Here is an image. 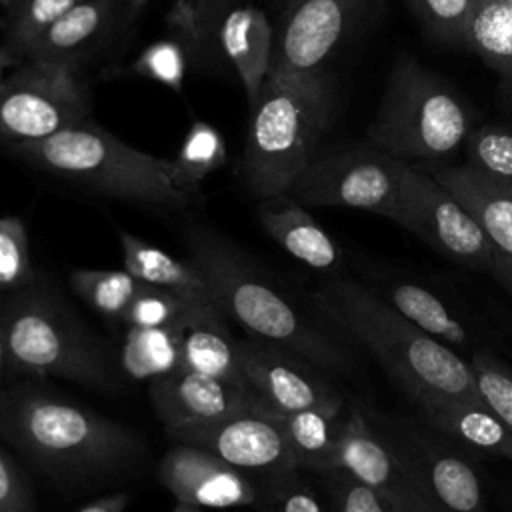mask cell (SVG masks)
<instances>
[{
  "label": "cell",
  "instance_id": "cell-38",
  "mask_svg": "<svg viewBox=\"0 0 512 512\" xmlns=\"http://www.w3.org/2000/svg\"><path fill=\"white\" fill-rule=\"evenodd\" d=\"M194 294L206 292H174L168 288L144 284L138 296L128 306L122 322L134 328H162L172 326L184 312Z\"/></svg>",
  "mask_w": 512,
  "mask_h": 512
},
{
  "label": "cell",
  "instance_id": "cell-39",
  "mask_svg": "<svg viewBox=\"0 0 512 512\" xmlns=\"http://www.w3.org/2000/svg\"><path fill=\"white\" fill-rule=\"evenodd\" d=\"M188 52L182 42L156 40L148 44L134 60V72L146 80L158 82L176 94L184 92L188 70Z\"/></svg>",
  "mask_w": 512,
  "mask_h": 512
},
{
  "label": "cell",
  "instance_id": "cell-18",
  "mask_svg": "<svg viewBox=\"0 0 512 512\" xmlns=\"http://www.w3.org/2000/svg\"><path fill=\"white\" fill-rule=\"evenodd\" d=\"M182 368L250 388L238 366V340L210 294H194L174 322ZM252 390V388H250Z\"/></svg>",
  "mask_w": 512,
  "mask_h": 512
},
{
  "label": "cell",
  "instance_id": "cell-33",
  "mask_svg": "<svg viewBox=\"0 0 512 512\" xmlns=\"http://www.w3.org/2000/svg\"><path fill=\"white\" fill-rule=\"evenodd\" d=\"M466 164L488 178L512 188V128L480 126L472 128L466 142Z\"/></svg>",
  "mask_w": 512,
  "mask_h": 512
},
{
  "label": "cell",
  "instance_id": "cell-24",
  "mask_svg": "<svg viewBox=\"0 0 512 512\" xmlns=\"http://www.w3.org/2000/svg\"><path fill=\"white\" fill-rule=\"evenodd\" d=\"M218 48L232 62L250 106L260 98L272 68L274 32L256 6H232L218 30Z\"/></svg>",
  "mask_w": 512,
  "mask_h": 512
},
{
  "label": "cell",
  "instance_id": "cell-32",
  "mask_svg": "<svg viewBox=\"0 0 512 512\" xmlns=\"http://www.w3.org/2000/svg\"><path fill=\"white\" fill-rule=\"evenodd\" d=\"M264 512H332V498L320 474L298 468L266 480Z\"/></svg>",
  "mask_w": 512,
  "mask_h": 512
},
{
  "label": "cell",
  "instance_id": "cell-8",
  "mask_svg": "<svg viewBox=\"0 0 512 512\" xmlns=\"http://www.w3.org/2000/svg\"><path fill=\"white\" fill-rule=\"evenodd\" d=\"M366 412L438 512H488L482 474L466 450L420 418L382 414L368 406Z\"/></svg>",
  "mask_w": 512,
  "mask_h": 512
},
{
  "label": "cell",
  "instance_id": "cell-23",
  "mask_svg": "<svg viewBox=\"0 0 512 512\" xmlns=\"http://www.w3.org/2000/svg\"><path fill=\"white\" fill-rule=\"evenodd\" d=\"M422 168L474 216L496 252L512 256V188L488 178L466 162Z\"/></svg>",
  "mask_w": 512,
  "mask_h": 512
},
{
  "label": "cell",
  "instance_id": "cell-6",
  "mask_svg": "<svg viewBox=\"0 0 512 512\" xmlns=\"http://www.w3.org/2000/svg\"><path fill=\"white\" fill-rule=\"evenodd\" d=\"M472 116L456 92L416 58H400L366 128L370 144L416 166L444 164L468 138Z\"/></svg>",
  "mask_w": 512,
  "mask_h": 512
},
{
  "label": "cell",
  "instance_id": "cell-40",
  "mask_svg": "<svg viewBox=\"0 0 512 512\" xmlns=\"http://www.w3.org/2000/svg\"><path fill=\"white\" fill-rule=\"evenodd\" d=\"M330 498L332 512H394L376 492L342 468L320 472Z\"/></svg>",
  "mask_w": 512,
  "mask_h": 512
},
{
  "label": "cell",
  "instance_id": "cell-49",
  "mask_svg": "<svg viewBox=\"0 0 512 512\" xmlns=\"http://www.w3.org/2000/svg\"><path fill=\"white\" fill-rule=\"evenodd\" d=\"M296 2H300V0H286V6H288V8H290V6H294V4H296Z\"/></svg>",
  "mask_w": 512,
  "mask_h": 512
},
{
  "label": "cell",
  "instance_id": "cell-41",
  "mask_svg": "<svg viewBox=\"0 0 512 512\" xmlns=\"http://www.w3.org/2000/svg\"><path fill=\"white\" fill-rule=\"evenodd\" d=\"M0 512H34L30 486L16 464L0 450Z\"/></svg>",
  "mask_w": 512,
  "mask_h": 512
},
{
  "label": "cell",
  "instance_id": "cell-45",
  "mask_svg": "<svg viewBox=\"0 0 512 512\" xmlns=\"http://www.w3.org/2000/svg\"><path fill=\"white\" fill-rule=\"evenodd\" d=\"M8 364H10V360H8V344H6L4 328H2V324H0V380H2L4 370H6Z\"/></svg>",
  "mask_w": 512,
  "mask_h": 512
},
{
  "label": "cell",
  "instance_id": "cell-17",
  "mask_svg": "<svg viewBox=\"0 0 512 512\" xmlns=\"http://www.w3.org/2000/svg\"><path fill=\"white\" fill-rule=\"evenodd\" d=\"M158 476L178 502L198 508H234L258 502V490L238 468L188 444H176L164 454Z\"/></svg>",
  "mask_w": 512,
  "mask_h": 512
},
{
  "label": "cell",
  "instance_id": "cell-50",
  "mask_svg": "<svg viewBox=\"0 0 512 512\" xmlns=\"http://www.w3.org/2000/svg\"><path fill=\"white\" fill-rule=\"evenodd\" d=\"M504 2H506V4L512 8V0H504Z\"/></svg>",
  "mask_w": 512,
  "mask_h": 512
},
{
  "label": "cell",
  "instance_id": "cell-42",
  "mask_svg": "<svg viewBox=\"0 0 512 512\" xmlns=\"http://www.w3.org/2000/svg\"><path fill=\"white\" fill-rule=\"evenodd\" d=\"M488 274L512 296V256L496 252Z\"/></svg>",
  "mask_w": 512,
  "mask_h": 512
},
{
  "label": "cell",
  "instance_id": "cell-30",
  "mask_svg": "<svg viewBox=\"0 0 512 512\" xmlns=\"http://www.w3.org/2000/svg\"><path fill=\"white\" fill-rule=\"evenodd\" d=\"M232 8V0H174L168 24L180 36L188 56L196 62L210 60L218 48V30Z\"/></svg>",
  "mask_w": 512,
  "mask_h": 512
},
{
  "label": "cell",
  "instance_id": "cell-25",
  "mask_svg": "<svg viewBox=\"0 0 512 512\" xmlns=\"http://www.w3.org/2000/svg\"><path fill=\"white\" fill-rule=\"evenodd\" d=\"M348 410V406H346ZM346 410L330 412L306 408L296 412H278L276 420L286 436L298 468L308 472H328L336 468V452L344 428Z\"/></svg>",
  "mask_w": 512,
  "mask_h": 512
},
{
  "label": "cell",
  "instance_id": "cell-37",
  "mask_svg": "<svg viewBox=\"0 0 512 512\" xmlns=\"http://www.w3.org/2000/svg\"><path fill=\"white\" fill-rule=\"evenodd\" d=\"M468 362L480 398L512 430V366L490 348H478Z\"/></svg>",
  "mask_w": 512,
  "mask_h": 512
},
{
  "label": "cell",
  "instance_id": "cell-51",
  "mask_svg": "<svg viewBox=\"0 0 512 512\" xmlns=\"http://www.w3.org/2000/svg\"><path fill=\"white\" fill-rule=\"evenodd\" d=\"M510 512H512V498H510Z\"/></svg>",
  "mask_w": 512,
  "mask_h": 512
},
{
  "label": "cell",
  "instance_id": "cell-3",
  "mask_svg": "<svg viewBox=\"0 0 512 512\" xmlns=\"http://www.w3.org/2000/svg\"><path fill=\"white\" fill-rule=\"evenodd\" d=\"M0 434L36 466L64 476L112 472L142 450L128 428L28 384L0 390Z\"/></svg>",
  "mask_w": 512,
  "mask_h": 512
},
{
  "label": "cell",
  "instance_id": "cell-36",
  "mask_svg": "<svg viewBox=\"0 0 512 512\" xmlns=\"http://www.w3.org/2000/svg\"><path fill=\"white\" fill-rule=\"evenodd\" d=\"M418 22L440 42L468 48V24L476 0H406Z\"/></svg>",
  "mask_w": 512,
  "mask_h": 512
},
{
  "label": "cell",
  "instance_id": "cell-11",
  "mask_svg": "<svg viewBox=\"0 0 512 512\" xmlns=\"http://www.w3.org/2000/svg\"><path fill=\"white\" fill-rule=\"evenodd\" d=\"M388 220L458 266L490 272L496 248L474 216L422 166L404 170Z\"/></svg>",
  "mask_w": 512,
  "mask_h": 512
},
{
  "label": "cell",
  "instance_id": "cell-14",
  "mask_svg": "<svg viewBox=\"0 0 512 512\" xmlns=\"http://www.w3.org/2000/svg\"><path fill=\"white\" fill-rule=\"evenodd\" d=\"M336 468L346 470L376 492L394 512H438L398 454L374 428L366 406L360 402H348Z\"/></svg>",
  "mask_w": 512,
  "mask_h": 512
},
{
  "label": "cell",
  "instance_id": "cell-9",
  "mask_svg": "<svg viewBox=\"0 0 512 512\" xmlns=\"http://www.w3.org/2000/svg\"><path fill=\"white\" fill-rule=\"evenodd\" d=\"M88 110V86L76 70L22 60L0 84V140H44L86 120Z\"/></svg>",
  "mask_w": 512,
  "mask_h": 512
},
{
  "label": "cell",
  "instance_id": "cell-19",
  "mask_svg": "<svg viewBox=\"0 0 512 512\" xmlns=\"http://www.w3.org/2000/svg\"><path fill=\"white\" fill-rule=\"evenodd\" d=\"M124 8V0H82L28 42L20 58L76 70L112 34Z\"/></svg>",
  "mask_w": 512,
  "mask_h": 512
},
{
  "label": "cell",
  "instance_id": "cell-26",
  "mask_svg": "<svg viewBox=\"0 0 512 512\" xmlns=\"http://www.w3.org/2000/svg\"><path fill=\"white\" fill-rule=\"evenodd\" d=\"M124 270L142 284L168 288L174 292H208L206 280L192 260H180L162 248L118 230Z\"/></svg>",
  "mask_w": 512,
  "mask_h": 512
},
{
  "label": "cell",
  "instance_id": "cell-43",
  "mask_svg": "<svg viewBox=\"0 0 512 512\" xmlns=\"http://www.w3.org/2000/svg\"><path fill=\"white\" fill-rule=\"evenodd\" d=\"M126 504H128V494L116 492V494H108L98 500H92L78 512H124Z\"/></svg>",
  "mask_w": 512,
  "mask_h": 512
},
{
  "label": "cell",
  "instance_id": "cell-34",
  "mask_svg": "<svg viewBox=\"0 0 512 512\" xmlns=\"http://www.w3.org/2000/svg\"><path fill=\"white\" fill-rule=\"evenodd\" d=\"M78 2L82 0H16L2 22L4 44L20 56L28 42Z\"/></svg>",
  "mask_w": 512,
  "mask_h": 512
},
{
  "label": "cell",
  "instance_id": "cell-5",
  "mask_svg": "<svg viewBox=\"0 0 512 512\" xmlns=\"http://www.w3.org/2000/svg\"><path fill=\"white\" fill-rule=\"evenodd\" d=\"M8 146L30 166L104 196L166 210L194 200L176 186L172 160L136 150L88 118L44 140Z\"/></svg>",
  "mask_w": 512,
  "mask_h": 512
},
{
  "label": "cell",
  "instance_id": "cell-15",
  "mask_svg": "<svg viewBox=\"0 0 512 512\" xmlns=\"http://www.w3.org/2000/svg\"><path fill=\"white\" fill-rule=\"evenodd\" d=\"M372 0H300L278 32L270 72H322L336 46L352 32Z\"/></svg>",
  "mask_w": 512,
  "mask_h": 512
},
{
  "label": "cell",
  "instance_id": "cell-21",
  "mask_svg": "<svg viewBox=\"0 0 512 512\" xmlns=\"http://www.w3.org/2000/svg\"><path fill=\"white\" fill-rule=\"evenodd\" d=\"M258 220L262 230L292 258L328 276L340 274L342 248L294 196L280 194L260 200Z\"/></svg>",
  "mask_w": 512,
  "mask_h": 512
},
{
  "label": "cell",
  "instance_id": "cell-13",
  "mask_svg": "<svg viewBox=\"0 0 512 512\" xmlns=\"http://www.w3.org/2000/svg\"><path fill=\"white\" fill-rule=\"evenodd\" d=\"M166 432L176 444L202 448L238 470L264 474L266 480L298 470L274 408L240 412L204 424L166 428Z\"/></svg>",
  "mask_w": 512,
  "mask_h": 512
},
{
  "label": "cell",
  "instance_id": "cell-16",
  "mask_svg": "<svg viewBox=\"0 0 512 512\" xmlns=\"http://www.w3.org/2000/svg\"><path fill=\"white\" fill-rule=\"evenodd\" d=\"M150 400L166 428L204 424L240 412L272 408L250 388L186 368L154 378Z\"/></svg>",
  "mask_w": 512,
  "mask_h": 512
},
{
  "label": "cell",
  "instance_id": "cell-35",
  "mask_svg": "<svg viewBox=\"0 0 512 512\" xmlns=\"http://www.w3.org/2000/svg\"><path fill=\"white\" fill-rule=\"evenodd\" d=\"M36 284L28 232L18 216H0V290L18 292Z\"/></svg>",
  "mask_w": 512,
  "mask_h": 512
},
{
  "label": "cell",
  "instance_id": "cell-27",
  "mask_svg": "<svg viewBox=\"0 0 512 512\" xmlns=\"http://www.w3.org/2000/svg\"><path fill=\"white\" fill-rule=\"evenodd\" d=\"M122 370L138 380L160 378L182 368L176 328H134L128 326L120 348Z\"/></svg>",
  "mask_w": 512,
  "mask_h": 512
},
{
  "label": "cell",
  "instance_id": "cell-10",
  "mask_svg": "<svg viewBox=\"0 0 512 512\" xmlns=\"http://www.w3.org/2000/svg\"><path fill=\"white\" fill-rule=\"evenodd\" d=\"M408 162L366 142L316 154L288 192L304 206L354 208L390 218Z\"/></svg>",
  "mask_w": 512,
  "mask_h": 512
},
{
  "label": "cell",
  "instance_id": "cell-2",
  "mask_svg": "<svg viewBox=\"0 0 512 512\" xmlns=\"http://www.w3.org/2000/svg\"><path fill=\"white\" fill-rule=\"evenodd\" d=\"M310 304L360 344L414 406L440 398H480L468 358L426 334L364 280L332 274Z\"/></svg>",
  "mask_w": 512,
  "mask_h": 512
},
{
  "label": "cell",
  "instance_id": "cell-44",
  "mask_svg": "<svg viewBox=\"0 0 512 512\" xmlns=\"http://www.w3.org/2000/svg\"><path fill=\"white\" fill-rule=\"evenodd\" d=\"M20 62H22V58H20L12 48H8L6 44L0 46V84H2V80L6 78L8 70L16 68Z\"/></svg>",
  "mask_w": 512,
  "mask_h": 512
},
{
  "label": "cell",
  "instance_id": "cell-4",
  "mask_svg": "<svg viewBox=\"0 0 512 512\" xmlns=\"http://www.w3.org/2000/svg\"><path fill=\"white\" fill-rule=\"evenodd\" d=\"M334 108L328 76L270 72L246 134L240 162L246 188L260 200L288 194L318 154Z\"/></svg>",
  "mask_w": 512,
  "mask_h": 512
},
{
  "label": "cell",
  "instance_id": "cell-48",
  "mask_svg": "<svg viewBox=\"0 0 512 512\" xmlns=\"http://www.w3.org/2000/svg\"><path fill=\"white\" fill-rule=\"evenodd\" d=\"M14 2H16V0H0V6H4V8L8 10V8H10Z\"/></svg>",
  "mask_w": 512,
  "mask_h": 512
},
{
  "label": "cell",
  "instance_id": "cell-7",
  "mask_svg": "<svg viewBox=\"0 0 512 512\" xmlns=\"http://www.w3.org/2000/svg\"><path fill=\"white\" fill-rule=\"evenodd\" d=\"M0 324L14 370L98 388L118 386L104 346L38 280L30 288L8 292L0 302Z\"/></svg>",
  "mask_w": 512,
  "mask_h": 512
},
{
  "label": "cell",
  "instance_id": "cell-46",
  "mask_svg": "<svg viewBox=\"0 0 512 512\" xmlns=\"http://www.w3.org/2000/svg\"><path fill=\"white\" fill-rule=\"evenodd\" d=\"M126 2V8L130 14H136L140 8H144L150 0H124Z\"/></svg>",
  "mask_w": 512,
  "mask_h": 512
},
{
  "label": "cell",
  "instance_id": "cell-12",
  "mask_svg": "<svg viewBox=\"0 0 512 512\" xmlns=\"http://www.w3.org/2000/svg\"><path fill=\"white\" fill-rule=\"evenodd\" d=\"M238 366L246 384L278 412H342L348 406L334 376L288 348L256 338L240 340Z\"/></svg>",
  "mask_w": 512,
  "mask_h": 512
},
{
  "label": "cell",
  "instance_id": "cell-22",
  "mask_svg": "<svg viewBox=\"0 0 512 512\" xmlns=\"http://www.w3.org/2000/svg\"><path fill=\"white\" fill-rule=\"evenodd\" d=\"M418 418L468 454L512 462V430L482 398H440L416 406Z\"/></svg>",
  "mask_w": 512,
  "mask_h": 512
},
{
  "label": "cell",
  "instance_id": "cell-20",
  "mask_svg": "<svg viewBox=\"0 0 512 512\" xmlns=\"http://www.w3.org/2000/svg\"><path fill=\"white\" fill-rule=\"evenodd\" d=\"M370 288H374L388 304H392L402 316L414 322L432 338L450 346L458 354L468 358L478 348H484L478 342V332L472 328L462 314H458L444 296L434 292L432 288L420 284L418 280H406L400 276H370L364 280ZM466 358V356H464Z\"/></svg>",
  "mask_w": 512,
  "mask_h": 512
},
{
  "label": "cell",
  "instance_id": "cell-31",
  "mask_svg": "<svg viewBox=\"0 0 512 512\" xmlns=\"http://www.w3.org/2000/svg\"><path fill=\"white\" fill-rule=\"evenodd\" d=\"M70 286L98 314L122 320L144 284L126 270H74Z\"/></svg>",
  "mask_w": 512,
  "mask_h": 512
},
{
  "label": "cell",
  "instance_id": "cell-47",
  "mask_svg": "<svg viewBox=\"0 0 512 512\" xmlns=\"http://www.w3.org/2000/svg\"><path fill=\"white\" fill-rule=\"evenodd\" d=\"M172 512H202V510L198 506H192V504H186V502H178Z\"/></svg>",
  "mask_w": 512,
  "mask_h": 512
},
{
  "label": "cell",
  "instance_id": "cell-28",
  "mask_svg": "<svg viewBox=\"0 0 512 512\" xmlns=\"http://www.w3.org/2000/svg\"><path fill=\"white\" fill-rule=\"evenodd\" d=\"M468 50L512 82V8L504 0H476L468 24Z\"/></svg>",
  "mask_w": 512,
  "mask_h": 512
},
{
  "label": "cell",
  "instance_id": "cell-1",
  "mask_svg": "<svg viewBox=\"0 0 512 512\" xmlns=\"http://www.w3.org/2000/svg\"><path fill=\"white\" fill-rule=\"evenodd\" d=\"M184 240L214 304L256 340L288 348L334 378L358 370L352 342L312 304L298 306L230 238L192 224Z\"/></svg>",
  "mask_w": 512,
  "mask_h": 512
},
{
  "label": "cell",
  "instance_id": "cell-29",
  "mask_svg": "<svg viewBox=\"0 0 512 512\" xmlns=\"http://www.w3.org/2000/svg\"><path fill=\"white\" fill-rule=\"evenodd\" d=\"M226 158V144L218 128L204 120H194L176 156L172 158V174L176 186L196 198L202 180L216 172L226 162Z\"/></svg>",
  "mask_w": 512,
  "mask_h": 512
}]
</instances>
